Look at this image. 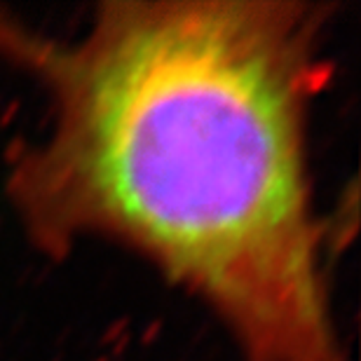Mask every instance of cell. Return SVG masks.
<instances>
[{"instance_id":"1","label":"cell","mask_w":361,"mask_h":361,"mask_svg":"<svg viewBox=\"0 0 361 361\" xmlns=\"http://www.w3.org/2000/svg\"><path fill=\"white\" fill-rule=\"evenodd\" d=\"M326 24L300 0H111L56 38L0 7V61L49 106L5 180L28 237L136 251L247 361H348L310 167Z\"/></svg>"}]
</instances>
